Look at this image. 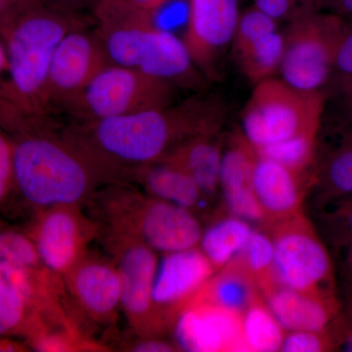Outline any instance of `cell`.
Wrapping results in <instances>:
<instances>
[{
    "mask_svg": "<svg viewBox=\"0 0 352 352\" xmlns=\"http://www.w3.org/2000/svg\"><path fill=\"white\" fill-rule=\"evenodd\" d=\"M226 116V104L219 95L200 94L164 108L72 122L60 133L111 182L129 183L139 166L163 161L190 139L221 132Z\"/></svg>",
    "mask_w": 352,
    "mask_h": 352,
    "instance_id": "obj_1",
    "label": "cell"
},
{
    "mask_svg": "<svg viewBox=\"0 0 352 352\" xmlns=\"http://www.w3.org/2000/svg\"><path fill=\"white\" fill-rule=\"evenodd\" d=\"M7 134L12 141V200L19 199L32 214L53 206H85L99 189L113 184L62 136L56 122L27 120Z\"/></svg>",
    "mask_w": 352,
    "mask_h": 352,
    "instance_id": "obj_2",
    "label": "cell"
},
{
    "mask_svg": "<svg viewBox=\"0 0 352 352\" xmlns=\"http://www.w3.org/2000/svg\"><path fill=\"white\" fill-rule=\"evenodd\" d=\"M82 25V13L46 3L16 13L0 28L8 56L0 95L25 119L54 120L46 99L53 55L62 38Z\"/></svg>",
    "mask_w": 352,
    "mask_h": 352,
    "instance_id": "obj_3",
    "label": "cell"
},
{
    "mask_svg": "<svg viewBox=\"0 0 352 352\" xmlns=\"http://www.w3.org/2000/svg\"><path fill=\"white\" fill-rule=\"evenodd\" d=\"M87 206L98 234L140 241L162 254L200 244L204 227L195 212L149 196L135 185H105Z\"/></svg>",
    "mask_w": 352,
    "mask_h": 352,
    "instance_id": "obj_4",
    "label": "cell"
},
{
    "mask_svg": "<svg viewBox=\"0 0 352 352\" xmlns=\"http://www.w3.org/2000/svg\"><path fill=\"white\" fill-rule=\"evenodd\" d=\"M323 95L271 78L256 85L242 113V131L254 150L298 136L316 134Z\"/></svg>",
    "mask_w": 352,
    "mask_h": 352,
    "instance_id": "obj_5",
    "label": "cell"
},
{
    "mask_svg": "<svg viewBox=\"0 0 352 352\" xmlns=\"http://www.w3.org/2000/svg\"><path fill=\"white\" fill-rule=\"evenodd\" d=\"M178 88L135 69L109 64L65 109L73 122L122 117L175 103Z\"/></svg>",
    "mask_w": 352,
    "mask_h": 352,
    "instance_id": "obj_6",
    "label": "cell"
},
{
    "mask_svg": "<svg viewBox=\"0 0 352 352\" xmlns=\"http://www.w3.org/2000/svg\"><path fill=\"white\" fill-rule=\"evenodd\" d=\"M346 30L342 16L318 10L288 23L279 73L292 87L319 91L333 69L338 44Z\"/></svg>",
    "mask_w": 352,
    "mask_h": 352,
    "instance_id": "obj_7",
    "label": "cell"
},
{
    "mask_svg": "<svg viewBox=\"0 0 352 352\" xmlns=\"http://www.w3.org/2000/svg\"><path fill=\"white\" fill-rule=\"evenodd\" d=\"M270 226L274 244L273 275L277 285L302 293L330 296V256L302 212Z\"/></svg>",
    "mask_w": 352,
    "mask_h": 352,
    "instance_id": "obj_8",
    "label": "cell"
},
{
    "mask_svg": "<svg viewBox=\"0 0 352 352\" xmlns=\"http://www.w3.org/2000/svg\"><path fill=\"white\" fill-rule=\"evenodd\" d=\"M110 252L122 285L120 309L126 315L131 333L157 336L166 326L157 316L153 289L157 268V252L140 241L98 234Z\"/></svg>",
    "mask_w": 352,
    "mask_h": 352,
    "instance_id": "obj_9",
    "label": "cell"
},
{
    "mask_svg": "<svg viewBox=\"0 0 352 352\" xmlns=\"http://www.w3.org/2000/svg\"><path fill=\"white\" fill-rule=\"evenodd\" d=\"M80 205H59L32 214L24 230L44 265L63 278L87 254L88 243L98 237V226Z\"/></svg>",
    "mask_w": 352,
    "mask_h": 352,
    "instance_id": "obj_10",
    "label": "cell"
},
{
    "mask_svg": "<svg viewBox=\"0 0 352 352\" xmlns=\"http://www.w3.org/2000/svg\"><path fill=\"white\" fill-rule=\"evenodd\" d=\"M95 29L111 63L141 71L161 29L151 13L131 0H102L94 10Z\"/></svg>",
    "mask_w": 352,
    "mask_h": 352,
    "instance_id": "obj_11",
    "label": "cell"
},
{
    "mask_svg": "<svg viewBox=\"0 0 352 352\" xmlns=\"http://www.w3.org/2000/svg\"><path fill=\"white\" fill-rule=\"evenodd\" d=\"M111 64L96 31L87 25L68 32L55 50L46 99L53 115L64 112L95 76Z\"/></svg>",
    "mask_w": 352,
    "mask_h": 352,
    "instance_id": "obj_12",
    "label": "cell"
},
{
    "mask_svg": "<svg viewBox=\"0 0 352 352\" xmlns=\"http://www.w3.org/2000/svg\"><path fill=\"white\" fill-rule=\"evenodd\" d=\"M239 15L238 0H189L183 43L206 80H217L221 75Z\"/></svg>",
    "mask_w": 352,
    "mask_h": 352,
    "instance_id": "obj_13",
    "label": "cell"
},
{
    "mask_svg": "<svg viewBox=\"0 0 352 352\" xmlns=\"http://www.w3.org/2000/svg\"><path fill=\"white\" fill-rule=\"evenodd\" d=\"M0 268L6 281L34 311L56 308L52 291L57 275L43 263L38 250L23 228L0 221ZM61 278V277H60Z\"/></svg>",
    "mask_w": 352,
    "mask_h": 352,
    "instance_id": "obj_14",
    "label": "cell"
},
{
    "mask_svg": "<svg viewBox=\"0 0 352 352\" xmlns=\"http://www.w3.org/2000/svg\"><path fill=\"white\" fill-rule=\"evenodd\" d=\"M241 315L194 298L175 317L173 342L180 351H245Z\"/></svg>",
    "mask_w": 352,
    "mask_h": 352,
    "instance_id": "obj_15",
    "label": "cell"
},
{
    "mask_svg": "<svg viewBox=\"0 0 352 352\" xmlns=\"http://www.w3.org/2000/svg\"><path fill=\"white\" fill-rule=\"evenodd\" d=\"M217 270L200 248L164 254L153 289L157 316L168 325L214 276Z\"/></svg>",
    "mask_w": 352,
    "mask_h": 352,
    "instance_id": "obj_16",
    "label": "cell"
},
{
    "mask_svg": "<svg viewBox=\"0 0 352 352\" xmlns=\"http://www.w3.org/2000/svg\"><path fill=\"white\" fill-rule=\"evenodd\" d=\"M230 50L243 75L258 85L279 72L284 36L277 21L252 4L240 12Z\"/></svg>",
    "mask_w": 352,
    "mask_h": 352,
    "instance_id": "obj_17",
    "label": "cell"
},
{
    "mask_svg": "<svg viewBox=\"0 0 352 352\" xmlns=\"http://www.w3.org/2000/svg\"><path fill=\"white\" fill-rule=\"evenodd\" d=\"M62 280L78 307L90 319L102 325L115 322L122 285L112 258L87 252Z\"/></svg>",
    "mask_w": 352,
    "mask_h": 352,
    "instance_id": "obj_18",
    "label": "cell"
},
{
    "mask_svg": "<svg viewBox=\"0 0 352 352\" xmlns=\"http://www.w3.org/2000/svg\"><path fill=\"white\" fill-rule=\"evenodd\" d=\"M258 154L241 129L229 134L220 168V191L229 214L252 224L265 220L252 187V173Z\"/></svg>",
    "mask_w": 352,
    "mask_h": 352,
    "instance_id": "obj_19",
    "label": "cell"
},
{
    "mask_svg": "<svg viewBox=\"0 0 352 352\" xmlns=\"http://www.w3.org/2000/svg\"><path fill=\"white\" fill-rule=\"evenodd\" d=\"M307 175L258 156L252 187L268 220V226L300 214Z\"/></svg>",
    "mask_w": 352,
    "mask_h": 352,
    "instance_id": "obj_20",
    "label": "cell"
},
{
    "mask_svg": "<svg viewBox=\"0 0 352 352\" xmlns=\"http://www.w3.org/2000/svg\"><path fill=\"white\" fill-rule=\"evenodd\" d=\"M129 183L138 185L139 189L149 196L187 208L196 214L208 201L195 180L170 162H157L139 166L131 171Z\"/></svg>",
    "mask_w": 352,
    "mask_h": 352,
    "instance_id": "obj_21",
    "label": "cell"
},
{
    "mask_svg": "<svg viewBox=\"0 0 352 352\" xmlns=\"http://www.w3.org/2000/svg\"><path fill=\"white\" fill-rule=\"evenodd\" d=\"M263 294L266 305L286 332H323L332 319L331 296L302 293L279 285Z\"/></svg>",
    "mask_w": 352,
    "mask_h": 352,
    "instance_id": "obj_22",
    "label": "cell"
},
{
    "mask_svg": "<svg viewBox=\"0 0 352 352\" xmlns=\"http://www.w3.org/2000/svg\"><path fill=\"white\" fill-rule=\"evenodd\" d=\"M222 154L223 144L219 132L190 139L175 148L163 161L186 171L208 201L220 191Z\"/></svg>",
    "mask_w": 352,
    "mask_h": 352,
    "instance_id": "obj_23",
    "label": "cell"
},
{
    "mask_svg": "<svg viewBox=\"0 0 352 352\" xmlns=\"http://www.w3.org/2000/svg\"><path fill=\"white\" fill-rule=\"evenodd\" d=\"M254 230L250 222L228 212L204 229L199 248L214 270H221L243 254Z\"/></svg>",
    "mask_w": 352,
    "mask_h": 352,
    "instance_id": "obj_24",
    "label": "cell"
},
{
    "mask_svg": "<svg viewBox=\"0 0 352 352\" xmlns=\"http://www.w3.org/2000/svg\"><path fill=\"white\" fill-rule=\"evenodd\" d=\"M256 282L238 259L214 275L195 298L242 314L256 296Z\"/></svg>",
    "mask_w": 352,
    "mask_h": 352,
    "instance_id": "obj_25",
    "label": "cell"
},
{
    "mask_svg": "<svg viewBox=\"0 0 352 352\" xmlns=\"http://www.w3.org/2000/svg\"><path fill=\"white\" fill-rule=\"evenodd\" d=\"M241 330L245 351H281L286 331L276 320L261 295L256 294L241 315Z\"/></svg>",
    "mask_w": 352,
    "mask_h": 352,
    "instance_id": "obj_26",
    "label": "cell"
},
{
    "mask_svg": "<svg viewBox=\"0 0 352 352\" xmlns=\"http://www.w3.org/2000/svg\"><path fill=\"white\" fill-rule=\"evenodd\" d=\"M263 293L276 286L274 266V244L270 233L254 229L244 252L237 258Z\"/></svg>",
    "mask_w": 352,
    "mask_h": 352,
    "instance_id": "obj_27",
    "label": "cell"
},
{
    "mask_svg": "<svg viewBox=\"0 0 352 352\" xmlns=\"http://www.w3.org/2000/svg\"><path fill=\"white\" fill-rule=\"evenodd\" d=\"M316 134L298 136L277 144L256 150L258 156L286 166L289 170L308 175L314 163Z\"/></svg>",
    "mask_w": 352,
    "mask_h": 352,
    "instance_id": "obj_28",
    "label": "cell"
},
{
    "mask_svg": "<svg viewBox=\"0 0 352 352\" xmlns=\"http://www.w3.org/2000/svg\"><path fill=\"white\" fill-rule=\"evenodd\" d=\"M34 312L0 268V336L21 338Z\"/></svg>",
    "mask_w": 352,
    "mask_h": 352,
    "instance_id": "obj_29",
    "label": "cell"
},
{
    "mask_svg": "<svg viewBox=\"0 0 352 352\" xmlns=\"http://www.w3.org/2000/svg\"><path fill=\"white\" fill-rule=\"evenodd\" d=\"M323 178L333 192L352 193V140L331 157L324 168Z\"/></svg>",
    "mask_w": 352,
    "mask_h": 352,
    "instance_id": "obj_30",
    "label": "cell"
},
{
    "mask_svg": "<svg viewBox=\"0 0 352 352\" xmlns=\"http://www.w3.org/2000/svg\"><path fill=\"white\" fill-rule=\"evenodd\" d=\"M254 6L276 20L291 22L305 14L321 10L319 0H252Z\"/></svg>",
    "mask_w": 352,
    "mask_h": 352,
    "instance_id": "obj_31",
    "label": "cell"
},
{
    "mask_svg": "<svg viewBox=\"0 0 352 352\" xmlns=\"http://www.w3.org/2000/svg\"><path fill=\"white\" fill-rule=\"evenodd\" d=\"M13 192L12 141L0 127V210L6 208L12 200Z\"/></svg>",
    "mask_w": 352,
    "mask_h": 352,
    "instance_id": "obj_32",
    "label": "cell"
},
{
    "mask_svg": "<svg viewBox=\"0 0 352 352\" xmlns=\"http://www.w3.org/2000/svg\"><path fill=\"white\" fill-rule=\"evenodd\" d=\"M323 332L292 331L286 332L281 351L320 352L329 349V340Z\"/></svg>",
    "mask_w": 352,
    "mask_h": 352,
    "instance_id": "obj_33",
    "label": "cell"
},
{
    "mask_svg": "<svg viewBox=\"0 0 352 352\" xmlns=\"http://www.w3.org/2000/svg\"><path fill=\"white\" fill-rule=\"evenodd\" d=\"M132 338L124 346V351L133 352H173L179 351L175 342H168L159 336H138Z\"/></svg>",
    "mask_w": 352,
    "mask_h": 352,
    "instance_id": "obj_34",
    "label": "cell"
},
{
    "mask_svg": "<svg viewBox=\"0 0 352 352\" xmlns=\"http://www.w3.org/2000/svg\"><path fill=\"white\" fill-rule=\"evenodd\" d=\"M333 69L344 76H352V27L346 28L336 50Z\"/></svg>",
    "mask_w": 352,
    "mask_h": 352,
    "instance_id": "obj_35",
    "label": "cell"
},
{
    "mask_svg": "<svg viewBox=\"0 0 352 352\" xmlns=\"http://www.w3.org/2000/svg\"><path fill=\"white\" fill-rule=\"evenodd\" d=\"M46 1V0H45ZM102 0H48L50 6L72 11V12L82 13V11L90 10L94 12L95 7L98 6Z\"/></svg>",
    "mask_w": 352,
    "mask_h": 352,
    "instance_id": "obj_36",
    "label": "cell"
},
{
    "mask_svg": "<svg viewBox=\"0 0 352 352\" xmlns=\"http://www.w3.org/2000/svg\"><path fill=\"white\" fill-rule=\"evenodd\" d=\"M321 10L339 16H352V0H319Z\"/></svg>",
    "mask_w": 352,
    "mask_h": 352,
    "instance_id": "obj_37",
    "label": "cell"
},
{
    "mask_svg": "<svg viewBox=\"0 0 352 352\" xmlns=\"http://www.w3.org/2000/svg\"><path fill=\"white\" fill-rule=\"evenodd\" d=\"M32 349L22 339L13 336H0V352H28Z\"/></svg>",
    "mask_w": 352,
    "mask_h": 352,
    "instance_id": "obj_38",
    "label": "cell"
},
{
    "mask_svg": "<svg viewBox=\"0 0 352 352\" xmlns=\"http://www.w3.org/2000/svg\"><path fill=\"white\" fill-rule=\"evenodd\" d=\"M135 6L140 7L143 10L155 15L159 9L166 6L170 0H131Z\"/></svg>",
    "mask_w": 352,
    "mask_h": 352,
    "instance_id": "obj_39",
    "label": "cell"
},
{
    "mask_svg": "<svg viewBox=\"0 0 352 352\" xmlns=\"http://www.w3.org/2000/svg\"><path fill=\"white\" fill-rule=\"evenodd\" d=\"M17 11L28 10V9L36 8L47 3L45 0H7Z\"/></svg>",
    "mask_w": 352,
    "mask_h": 352,
    "instance_id": "obj_40",
    "label": "cell"
},
{
    "mask_svg": "<svg viewBox=\"0 0 352 352\" xmlns=\"http://www.w3.org/2000/svg\"><path fill=\"white\" fill-rule=\"evenodd\" d=\"M17 12L20 11L16 10L7 0H0V28L6 24Z\"/></svg>",
    "mask_w": 352,
    "mask_h": 352,
    "instance_id": "obj_41",
    "label": "cell"
},
{
    "mask_svg": "<svg viewBox=\"0 0 352 352\" xmlns=\"http://www.w3.org/2000/svg\"><path fill=\"white\" fill-rule=\"evenodd\" d=\"M7 71H8V56H7L6 44L0 36V76L7 74Z\"/></svg>",
    "mask_w": 352,
    "mask_h": 352,
    "instance_id": "obj_42",
    "label": "cell"
},
{
    "mask_svg": "<svg viewBox=\"0 0 352 352\" xmlns=\"http://www.w3.org/2000/svg\"><path fill=\"white\" fill-rule=\"evenodd\" d=\"M344 96L347 101V105L352 112V76H344Z\"/></svg>",
    "mask_w": 352,
    "mask_h": 352,
    "instance_id": "obj_43",
    "label": "cell"
},
{
    "mask_svg": "<svg viewBox=\"0 0 352 352\" xmlns=\"http://www.w3.org/2000/svg\"><path fill=\"white\" fill-rule=\"evenodd\" d=\"M347 217V226H349V230L352 233V207L349 208V214L346 215Z\"/></svg>",
    "mask_w": 352,
    "mask_h": 352,
    "instance_id": "obj_44",
    "label": "cell"
},
{
    "mask_svg": "<svg viewBox=\"0 0 352 352\" xmlns=\"http://www.w3.org/2000/svg\"><path fill=\"white\" fill-rule=\"evenodd\" d=\"M7 106V103L6 100H4L3 98H2L1 95H0V116L2 115V113H4V111H6Z\"/></svg>",
    "mask_w": 352,
    "mask_h": 352,
    "instance_id": "obj_45",
    "label": "cell"
},
{
    "mask_svg": "<svg viewBox=\"0 0 352 352\" xmlns=\"http://www.w3.org/2000/svg\"><path fill=\"white\" fill-rule=\"evenodd\" d=\"M346 351H352V338L351 340H347L346 346Z\"/></svg>",
    "mask_w": 352,
    "mask_h": 352,
    "instance_id": "obj_46",
    "label": "cell"
}]
</instances>
